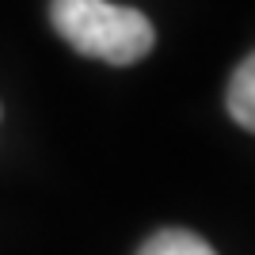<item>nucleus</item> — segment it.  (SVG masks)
I'll use <instances>...</instances> for the list:
<instances>
[{
	"label": "nucleus",
	"instance_id": "obj_1",
	"mask_svg": "<svg viewBox=\"0 0 255 255\" xmlns=\"http://www.w3.org/2000/svg\"><path fill=\"white\" fill-rule=\"evenodd\" d=\"M50 23L76 53L107 65H133L156 42L145 11L111 0H50Z\"/></svg>",
	"mask_w": 255,
	"mask_h": 255
},
{
	"label": "nucleus",
	"instance_id": "obj_2",
	"mask_svg": "<svg viewBox=\"0 0 255 255\" xmlns=\"http://www.w3.org/2000/svg\"><path fill=\"white\" fill-rule=\"evenodd\" d=\"M225 103H229V115H233L244 129L255 133V50L236 65L233 80H229V96H225Z\"/></svg>",
	"mask_w": 255,
	"mask_h": 255
},
{
	"label": "nucleus",
	"instance_id": "obj_3",
	"mask_svg": "<svg viewBox=\"0 0 255 255\" xmlns=\"http://www.w3.org/2000/svg\"><path fill=\"white\" fill-rule=\"evenodd\" d=\"M137 255H217L206 244L198 233H187V229H160L152 233Z\"/></svg>",
	"mask_w": 255,
	"mask_h": 255
}]
</instances>
